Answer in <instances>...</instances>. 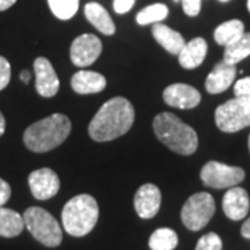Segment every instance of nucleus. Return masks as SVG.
Returning a JSON list of instances; mask_svg holds the SVG:
<instances>
[{
	"instance_id": "nucleus-1",
	"label": "nucleus",
	"mask_w": 250,
	"mask_h": 250,
	"mask_svg": "<svg viewBox=\"0 0 250 250\" xmlns=\"http://www.w3.org/2000/svg\"><path fill=\"white\" fill-rule=\"evenodd\" d=\"M135 121V108L128 99L117 96L107 100L92 118L88 132L96 142H110L125 135Z\"/></svg>"
},
{
	"instance_id": "nucleus-2",
	"label": "nucleus",
	"mask_w": 250,
	"mask_h": 250,
	"mask_svg": "<svg viewBox=\"0 0 250 250\" xmlns=\"http://www.w3.org/2000/svg\"><path fill=\"white\" fill-rule=\"evenodd\" d=\"M71 132V121L56 113L29 125L24 132V145L31 152L45 153L60 146Z\"/></svg>"
},
{
	"instance_id": "nucleus-3",
	"label": "nucleus",
	"mask_w": 250,
	"mask_h": 250,
	"mask_svg": "<svg viewBox=\"0 0 250 250\" xmlns=\"http://www.w3.org/2000/svg\"><path fill=\"white\" fill-rule=\"evenodd\" d=\"M153 129L157 139L172 152L182 156L196 152L199 145L196 131L175 114L167 111L157 114L153 120Z\"/></svg>"
},
{
	"instance_id": "nucleus-4",
	"label": "nucleus",
	"mask_w": 250,
	"mask_h": 250,
	"mask_svg": "<svg viewBox=\"0 0 250 250\" xmlns=\"http://www.w3.org/2000/svg\"><path fill=\"white\" fill-rule=\"evenodd\" d=\"M99 218L96 199L88 193L77 195L70 199L62 211L64 229L71 236H85L95 228Z\"/></svg>"
},
{
	"instance_id": "nucleus-5",
	"label": "nucleus",
	"mask_w": 250,
	"mask_h": 250,
	"mask_svg": "<svg viewBox=\"0 0 250 250\" xmlns=\"http://www.w3.org/2000/svg\"><path fill=\"white\" fill-rule=\"evenodd\" d=\"M25 228L36 241L47 248H57L62 241V231L59 221L45 208L29 207L24 211Z\"/></svg>"
},
{
	"instance_id": "nucleus-6",
	"label": "nucleus",
	"mask_w": 250,
	"mask_h": 250,
	"mask_svg": "<svg viewBox=\"0 0 250 250\" xmlns=\"http://www.w3.org/2000/svg\"><path fill=\"white\" fill-rule=\"evenodd\" d=\"M214 120L220 131L232 134L250 126V98L235 96L215 108Z\"/></svg>"
},
{
	"instance_id": "nucleus-7",
	"label": "nucleus",
	"mask_w": 250,
	"mask_h": 250,
	"mask_svg": "<svg viewBox=\"0 0 250 250\" xmlns=\"http://www.w3.org/2000/svg\"><path fill=\"white\" fill-rule=\"evenodd\" d=\"M215 213V202L207 192H197L188 199L181 210V220L190 231H200Z\"/></svg>"
},
{
	"instance_id": "nucleus-8",
	"label": "nucleus",
	"mask_w": 250,
	"mask_h": 250,
	"mask_svg": "<svg viewBox=\"0 0 250 250\" xmlns=\"http://www.w3.org/2000/svg\"><path fill=\"white\" fill-rule=\"evenodd\" d=\"M200 179L206 187L214 189H229L245 179V170L220 161H208L200 171Z\"/></svg>"
},
{
	"instance_id": "nucleus-9",
	"label": "nucleus",
	"mask_w": 250,
	"mask_h": 250,
	"mask_svg": "<svg viewBox=\"0 0 250 250\" xmlns=\"http://www.w3.org/2000/svg\"><path fill=\"white\" fill-rule=\"evenodd\" d=\"M102 50H103V45L98 36L92 34H83L74 39L70 49V57L74 65L83 68L96 62Z\"/></svg>"
},
{
	"instance_id": "nucleus-10",
	"label": "nucleus",
	"mask_w": 250,
	"mask_h": 250,
	"mask_svg": "<svg viewBox=\"0 0 250 250\" xmlns=\"http://www.w3.org/2000/svg\"><path fill=\"white\" fill-rule=\"evenodd\" d=\"M31 193L38 200H47L60 190V178L52 168H39L28 177Z\"/></svg>"
},
{
	"instance_id": "nucleus-11",
	"label": "nucleus",
	"mask_w": 250,
	"mask_h": 250,
	"mask_svg": "<svg viewBox=\"0 0 250 250\" xmlns=\"http://www.w3.org/2000/svg\"><path fill=\"white\" fill-rule=\"evenodd\" d=\"M35 71L36 92L43 98H53L57 95L60 88V81L57 72L54 71L52 62L46 57H38L34 62Z\"/></svg>"
},
{
	"instance_id": "nucleus-12",
	"label": "nucleus",
	"mask_w": 250,
	"mask_h": 250,
	"mask_svg": "<svg viewBox=\"0 0 250 250\" xmlns=\"http://www.w3.org/2000/svg\"><path fill=\"white\" fill-rule=\"evenodd\" d=\"M136 214L141 218L149 220L159 213L161 206V192L153 184H145L136 190L134 197Z\"/></svg>"
},
{
	"instance_id": "nucleus-13",
	"label": "nucleus",
	"mask_w": 250,
	"mask_h": 250,
	"mask_svg": "<svg viewBox=\"0 0 250 250\" xmlns=\"http://www.w3.org/2000/svg\"><path fill=\"white\" fill-rule=\"evenodd\" d=\"M164 102L175 108H195L200 103V92L187 83H172L167 86L163 93Z\"/></svg>"
},
{
	"instance_id": "nucleus-14",
	"label": "nucleus",
	"mask_w": 250,
	"mask_h": 250,
	"mask_svg": "<svg viewBox=\"0 0 250 250\" xmlns=\"http://www.w3.org/2000/svg\"><path fill=\"white\" fill-rule=\"evenodd\" d=\"M250 200L248 192L241 187H232L224 195L223 210L225 215L232 220L239 221L243 220L249 213Z\"/></svg>"
},
{
	"instance_id": "nucleus-15",
	"label": "nucleus",
	"mask_w": 250,
	"mask_h": 250,
	"mask_svg": "<svg viewBox=\"0 0 250 250\" xmlns=\"http://www.w3.org/2000/svg\"><path fill=\"white\" fill-rule=\"evenodd\" d=\"M236 77V67L233 64L220 62L206 78V90L211 95L221 93L227 90Z\"/></svg>"
},
{
	"instance_id": "nucleus-16",
	"label": "nucleus",
	"mask_w": 250,
	"mask_h": 250,
	"mask_svg": "<svg viewBox=\"0 0 250 250\" xmlns=\"http://www.w3.org/2000/svg\"><path fill=\"white\" fill-rule=\"evenodd\" d=\"M107 81L106 78L96 71L81 70L75 72L71 78V88L78 95H90L99 93L106 88Z\"/></svg>"
},
{
	"instance_id": "nucleus-17",
	"label": "nucleus",
	"mask_w": 250,
	"mask_h": 250,
	"mask_svg": "<svg viewBox=\"0 0 250 250\" xmlns=\"http://www.w3.org/2000/svg\"><path fill=\"white\" fill-rule=\"evenodd\" d=\"M207 54V42L203 38H195L189 41L178 53V62L181 67L187 70H195L205 62Z\"/></svg>"
},
{
	"instance_id": "nucleus-18",
	"label": "nucleus",
	"mask_w": 250,
	"mask_h": 250,
	"mask_svg": "<svg viewBox=\"0 0 250 250\" xmlns=\"http://www.w3.org/2000/svg\"><path fill=\"white\" fill-rule=\"evenodd\" d=\"M153 38L156 39V42L160 46H163L168 53L177 54L182 50V47L185 46V39L179 32L174 31L168 25L163 24V22H156L153 24L152 28Z\"/></svg>"
},
{
	"instance_id": "nucleus-19",
	"label": "nucleus",
	"mask_w": 250,
	"mask_h": 250,
	"mask_svg": "<svg viewBox=\"0 0 250 250\" xmlns=\"http://www.w3.org/2000/svg\"><path fill=\"white\" fill-rule=\"evenodd\" d=\"M85 17L93 27L102 32L103 35H114L116 24L113 18L110 17L108 11L99 3H88L85 6Z\"/></svg>"
},
{
	"instance_id": "nucleus-20",
	"label": "nucleus",
	"mask_w": 250,
	"mask_h": 250,
	"mask_svg": "<svg viewBox=\"0 0 250 250\" xmlns=\"http://www.w3.org/2000/svg\"><path fill=\"white\" fill-rule=\"evenodd\" d=\"M25 224L22 215L6 207H0V236L14 238L24 231Z\"/></svg>"
},
{
	"instance_id": "nucleus-21",
	"label": "nucleus",
	"mask_w": 250,
	"mask_h": 250,
	"mask_svg": "<svg viewBox=\"0 0 250 250\" xmlns=\"http://www.w3.org/2000/svg\"><path fill=\"white\" fill-rule=\"evenodd\" d=\"M250 56V32H245L243 35L235 39L229 45L225 46L224 50V62L236 65L238 62L245 60Z\"/></svg>"
},
{
	"instance_id": "nucleus-22",
	"label": "nucleus",
	"mask_w": 250,
	"mask_h": 250,
	"mask_svg": "<svg viewBox=\"0 0 250 250\" xmlns=\"http://www.w3.org/2000/svg\"><path fill=\"white\" fill-rule=\"evenodd\" d=\"M245 34V25L241 20H229L215 28L214 39L218 45L227 46Z\"/></svg>"
},
{
	"instance_id": "nucleus-23",
	"label": "nucleus",
	"mask_w": 250,
	"mask_h": 250,
	"mask_svg": "<svg viewBox=\"0 0 250 250\" xmlns=\"http://www.w3.org/2000/svg\"><path fill=\"white\" fill-rule=\"evenodd\" d=\"M178 245V235L171 228H159L149 238L152 250H174Z\"/></svg>"
},
{
	"instance_id": "nucleus-24",
	"label": "nucleus",
	"mask_w": 250,
	"mask_h": 250,
	"mask_svg": "<svg viewBox=\"0 0 250 250\" xmlns=\"http://www.w3.org/2000/svg\"><path fill=\"white\" fill-rule=\"evenodd\" d=\"M168 16V7L163 3H154L150 6H146L136 14V22L139 25H149L161 22Z\"/></svg>"
},
{
	"instance_id": "nucleus-25",
	"label": "nucleus",
	"mask_w": 250,
	"mask_h": 250,
	"mask_svg": "<svg viewBox=\"0 0 250 250\" xmlns=\"http://www.w3.org/2000/svg\"><path fill=\"white\" fill-rule=\"evenodd\" d=\"M47 3L54 17L62 21L71 20L80 7V0H47Z\"/></svg>"
},
{
	"instance_id": "nucleus-26",
	"label": "nucleus",
	"mask_w": 250,
	"mask_h": 250,
	"mask_svg": "<svg viewBox=\"0 0 250 250\" xmlns=\"http://www.w3.org/2000/svg\"><path fill=\"white\" fill-rule=\"evenodd\" d=\"M223 249V241L221 238L214 232L203 235L196 245L195 250H221Z\"/></svg>"
},
{
	"instance_id": "nucleus-27",
	"label": "nucleus",
	"mask_w": 250,
	"mask_h": 250,
	"mask_svg": "<svg viewBox=\"0 0 250 250\" xmlns=\"http://www.w3.org/2000/svg\"><path fill=\"white\" fill-rule=\"evenodd\" d=\"M10 78H11V65L3 56H0V90L7 88Z\"/></svg>"
},
{
	"instance_id": "nucleus-28",
	"label": "nucleus",
	"mask_w": 250,
	"mask_h": 250,
	"mask_svg": "<svg viewBox=\"0 0 250 250\" xmlns=\"http://www.w3.org/2000/svg\"><path fill=\"white\" fill-rule=\"evenodd\" d=\"M184 13L189 17H196L202 10V0H181Z\"/></svg>"
},
{
	"instance_id": "nucleus-29",
	"label": "nucleus",
	"mask_w": 250,
	"mask_h": 250,
	"mask_svg": "<svg viewBox=\"0 0 250 250\" xmlns=\"http://www.w3.org/2000/svg\"><path fill=\"white\" fill-rule=\"evenodd\" d=\"M233 93L236 96H249L250 98V77L238 81L233 85Z\"/></svg>"
},
{
	"instance_id": "nucleus-30",
	"label": "nucleus",
	"mask_w": 250,
	"mask_h": 250,
	"mask_svg": "<svg viewBox=\"0 0 250 250\" xmlns=\"http://www.w3.org/2000/svg\"><path fill=\"white\" fill-rule=\"evenodd\" d=\"M135 0H114L113 3V9L117 14H125L134 7Z\"/></svg>"
},
{
	"instance_id": "nucleus-31",
	"label": "nucleus",
	"mask_w": 250,
	"mask_h": 250,
	"mask_svg": "<svg viewBox=\"0 0 250 250\" xmlns=\"http://www.w3.org/2000/svg\"><path fill=\"white\" fill-rule=\"evenodd\" d=\"M10 196H11V188L4 179L0 178V207H3L9 202Z\"/></svg>"
},
{
	"instance_id": "nucleus-32",
	"label": "nucleus",
	"mask_w": 250,
	"mask_h": 250,
	"mask_svg": "<svg viewBox=\"0 0 250 250\" xmlns=\"http://www.w3.org/2000/svg\"><path fill=\"white\" fill-rule=\"evenodd\" d=\"M241 233L243 238H246V239H250V217L243 223L241 228Z\"/></svg>"
},
{
	"instance_id": "nucleus-33",
	"label": "nucleus",
	"mask_w": 250,
	"mask_h": 250,
	"mask_svg": "<svg viewBox=\"0 0 250 250\" xmlns=\"http://www.w3.org/2000/svg\"><path fill=\"white\" fill-rule=\"evenodd\" d=\"M17 0H0V11H6L9 10L11 6L16 4Z\"/></svg>"
},
{
	"instance_id": "nucleus-34",
	"label": "nucleus",
	"mask_w": 250,
	"mask_h": 250,
	"mask_svg": "<svg viewBox=\"0 0 250 250\" xmlns=\"http://www.w3.org/2000/svg\"><path fill=\"white\" fill-rule=\"evenodd\" d=\"M20 80L22 81L24 83H28L31 81V72L28 71V70H22V71L20 72Z\"/></svg>"
},
{
	"instance_id": "nucleus-35",
	"label": "nucleus",
	"mask_w": 250,
	"mask_h": 250,
	"mask_svg": "<svg viewBox=\"0 0 250 250\" xmlns=\"http://www.w3.org/2000/svg\"><path fill=\"white\" fill-rule=\"evenodd\" d=\"M6 131V120H4V116L0 113V136L4 134Z\"/></svg>"
},
{
	"instance_id": "nucleus-36",
	"label": "nucleus",
	"mask_w": 250,
	"mask_h": 250,
	"mask_svg": "<svg viewBox=\"0 0 250 250\" xmlns=\"http://www.w3.org/2000/svg\"><path fill=\"white\" fill-rule=\"evenodd\" d=\"M248 10L250 11V0H248Z\"/></svg>"
},
{
	"instance_id": "nucleus-37",
	"label": "nucleus",
	"mask_w": 250,
	"mask_h": 250,
	"mask_svg": "<svg viewBox=\"0 0 250 250\" xmlns=\"http://www.w3.org/2000/svg\"><path fill=\"white\" fill-rule=\"evenodd\" d=\"M218 1H221V3H227V1H229V0H218Z\"/></svg>"
},
{
	"instance_id": "nucleus-38",
	"label": "nucleus",
	"mask_w": 250,
	"mask_h": 250,
	"mask_svg": "<svg viewBox=\"0 0 250 250\" xmlns=\"http://www.w3.org/2000/svg\"><path fill=\"white\" fill-rule=\"evenodd\" d=\"M249 150H250V135H249Z\"/></svg>"
},
{
	"instance_id": "nucleus-39",
	"label": "nucleus",
	"mask_w": 250,
	"mask_h": 250,
	"mask_svg": "<svg viewBox=\"0 0 250 250\" xmlns=\"http://www.w3.org/2000/svg\"><path fill=\"white\" fill-rule=\"evenodd\" d=\"M174 1H179V0H174Z\"/></svg>"
}]
</instances>
